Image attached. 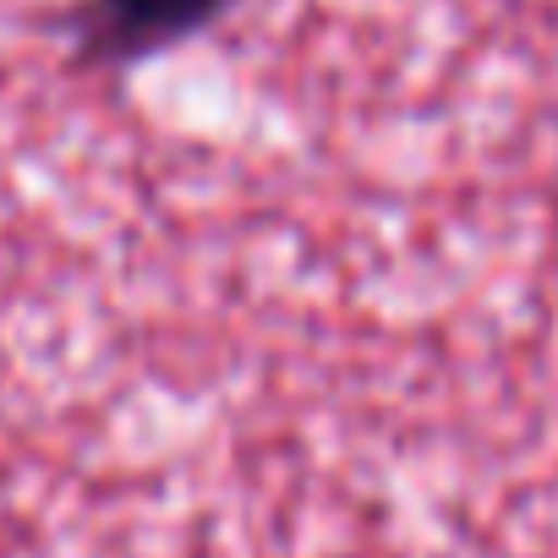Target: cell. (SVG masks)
<instances>
[{"mask_svg":"<svg viewBox=\"0 0 558 558\" xmlns=\"http://www.w3.org/2000/svg\"><path fill=\"white\" fill-rule=\"evenodd\" d=\"M235 0H77L61 17L72 39V66L83 72H137L225 23Z\"/></svg>","mask_w":558,"mask_h":558,"instance_id":"obj_1","label":"cell"}]
</instances>
